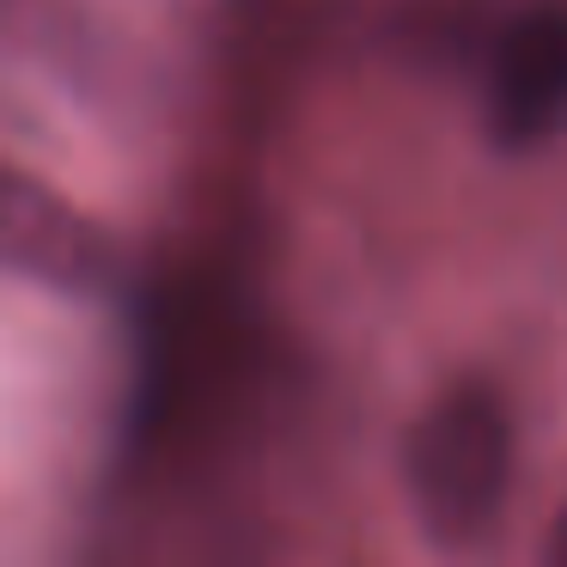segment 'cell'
Returning a JSON list of instances; mask_svg holds the SVG:
<instances>
[{"label":"cell","mask_w":567,"mask_h":567,"mask_svg":"<svg viewBox=\"0 0 567 567\" xmlns=\"http://www.w3.org/2000/svg\"><path fill=\"white\" fill-rule=\"evenodd\" d=\"M0 257L19 281L55 293H104L116 281V245L92 214L43 189L31 172H7L0 184Z\"/></svg>","instance_id":"3957f363"},{"label":"cell","mask_w":567,"mask_h":567,"mask_svg":"<svg viewBox=\"0 0 567 567\" xmlns=\"http://www.w3.org/2000/svg\"><path fill=\"white\" fill-rule=\"evenodd\" d=\"M482 116L501 147L525 153L543 147L567 128V7L543 0L506 19L488 55V86H482Z\"/></svg>","instance_id":"7a4b0ae2"},{"label":"cell","mask_w":567,"mask_h":567,"mask_svg":"<svg viewBox=\"0 0 567 567\" xmlns=\"http://www.w3.org/2000/svg\"><path fill=\"white\" fill-rule=\"evenodd\" d=\"M543 555H549L555 567H567V506H561V518H555V530H549V543H543Z\"/></svg>","instance_id":"277c9868"},{"label":"cell","mask_w":567,"mask_h":567,"mask_svg":"<svg viewBox=\"0 0 567 567\" xmlns=\"http://www.w3.org/2000/svg\"><path fill=\"white\" fill-rule=\"evenodd\" d=\"M513 482V415L482 379L445 384L403 433V494L440 549H470L494 530Z\"/></svg>","instance_id":"6da1fadb"}]
</instances>
